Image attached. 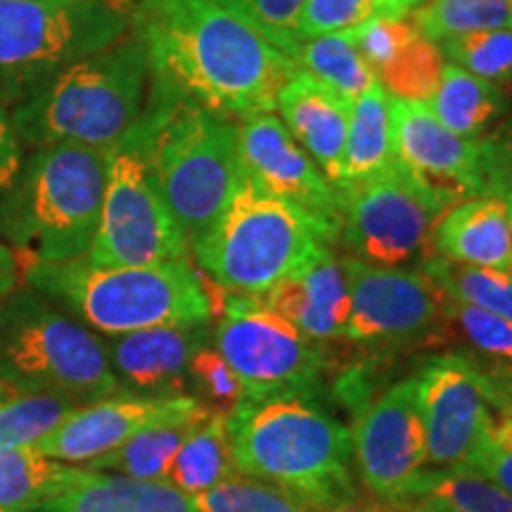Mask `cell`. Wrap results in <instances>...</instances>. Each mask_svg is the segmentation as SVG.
I'll return each mask as SVG.
<instances>
[{
    "instance_id": "cell-47",
    "label": "cell",
    "mask_w": 512,
    "mask_h": 512,
    "mask_svg": "<svg viewBox=\"0 0 512 512\" xmlns=\"http://www.w3.org/2000/svg\"><path fill=\"white\" fill-rule=\"evenodd\" d=\"M323 512H396V505H387L380 501H363V498H356V501L337 505V508L323 510Z\"/></svg>"
},
{
    "instance_id": "cell-51",
    "label": "cell",
    "mask_w": 512,
    "mask_h": 512,
    "mask_svg": "<svg viewBox=\"0 0 512 512\" xmlns=\"http://www.w3.org/2000/svg\"><path fill=\"white\" fill-rule=\"evenodd\" d=\"M510 273H512V266H510Z\"/></svg>"
},
{
    "instance_id": "cell-31",
    "label": "cell",
    "mask_w": 512,
    "mask_h": 512,
    "mask_svg": "<svg viewBox=\"0 0 512 512\" xmlns=\"http://www.w3.org/2000/svg\"><path fill=\"white\" fill-rule=\"evenodd\" d=\"M413 501H432L451 512H512L508 491L463 465L425 467L408 489L406 503Z\"/></svg>"
},
{
    "instance_id": "cell-2",
    "label": "cell",
    "mask_w": 512,
    "mask_h": 512,
    "mask_svg": "<svg viewBox=\"0 0 512 512\" xmlns=\"http://www.w3.org/2000/svg\"><path fill=\"white\" fill-rule=\"evenodd\" d=\"M235 470L323 512L358 498L351 430L318 394L240 399L228 413Z\"/></svg>"
},
{
    "instance_id": "cell-9",
    "label": "cell",
    "mask_w": 512,
    "mask_h": 512,
    "mask_svg": "<svg viewBox=\"0 0 512 512\" xmlns=\"http://www.w3.org/2000/svg\"><path fill=\"white\" fill-rule=\"evenodd\" d=\"M131 29V0H0V102L12 107Z\"/></svg>"
},
{
    "instance_id": "cell-6",
    "label": "cell",
    "mask_w": 512,
    "mask_h": 512,
    "mask_svg": "<svg viewBox=\"0 0 512 512\" xmlns=\"http://www.w3.org/2000/svg\"><path fill=\"white\" fill-rule=\"evenodd\" d=\"M107 152L83 145L31 150L8 200L0 240L24 266L81 259L93 245L105 197Z\"/></svg>"
},
{
    "instance_id": "cell-21",
    "label": "cell",
    "mask_w": 512,
    "mask_h": 512,
    "mask_svg": "<svg viewBox=\"0 0 512 512\" xmlns=\"http://www.w3.org/2000/svg\"><path fill=\"white\" fill-rule=\"evenodd\" d=\"M254 299L290 320L313 342H342L347 332L351 299L342 256L335 254V247H325L266 292L254 294Z\"/></svg>"
},
{
    "instance_id": "cell-16",
    "label": "cell",
    "mask_w": 512,
    "mask_h": 512,
    "mask_svg": "<svg viewBox=\"0 0 512 512\" xmlns=\"http://www.w3.org/2000/svg\"><path fill=\"white\" fill-rule=\"evenodd\" d=\"M427 434V465H463L494 418L489 377L465 354L425 356L415 370Z\"/></svg>"
},
{
    "instance_id": "cell-13",
    "label": "cell",
    "mask_w": 512,
    "mask_h": 512,
    "mask_svg": "<svg viewBox=\"0 0 512 512\" xmlns=\"http://www.w3.org/2000/svg\"><path fill=\"white\" fill-rule=\"evenodd\" d=\"M349 285L344 342L375 351H401L444 337L446 294L422 268L370 266L342 256Z\"/></svg>"
},
{
    "instance_id": "cell-43",
    "label": "cell",
    "mask_w": 512,
    "mask_h": 512,
    "mask_svg": "<svg viewBox=\"0 0 512 512\" xmlns=\"http://www.w3.org/2000/svg\"><path fill=\"white\" fill-rule=\"evenodd\" d=\"M24 280V264L15 254V249L0 240V299L15 292Z\"/></svg>"
},
{
    "instance_id": "cell-1",
    "label": "cell",
    "mask_w": 512,
    "mask_h": 512,
    "mask_svg": "<svg viewBox=\"0 0 512 512\" xmlns=\"http://www.w3.org/2000/svg\"><path fill=\"white\" fill-rule=\"evenodd\" d=\"M152 79L207 110L238 119L275 112L297 62L221 0H131Z\"/></svg>"
},
{
    "instance_id": "cell-34",
    "label": "cell",
    "mask_w": 512,
    "mask_h": 512,
    "mask_svg": "<svg viewBox=\"0 0 512 512\" xmlns=\"http://www.w3.org/2000/svg\"><path fill=\"white\" fill-rule=\"evenodd\" d=\"M439 50L448 64H456L505 91L512 86V29L444 38L439 41Z\"/></svg>"
},
{
    "instance_id": "cell-49",
    "label": "cell",
    "mask_w": 512,
    "mask_h": 512,
    "mask_svg": "<svg viewBox=\"0 0 512 512\" xmlns=\"http://www.w3.org/2000/svg\"><path fill=\"white\" fill-rule=\"evenodd\" d=\"M396 512H451V510L441 508V505L432 501H413L406 505H396Z\"/></svg>"
},
{
    "instance_id": "cell-48",
    "label": "cell",
    "mask_w": 512,
    "mask_h": 512,
    "mask_svg": "<svg viewBox=\"0 0 512 512\" xmlns=\"http://www.w3.org/2000/svg\"><path fill=\"white\" fill-rule=\"evenodd\" d=\"M484 370H486V375H489L491 380L498 384V387L512 394V361L510 363H496L494 368H484Z\"/></svg>"
},
{
    "instance_id": "cell-22",
    "label": "cell",
    "mask_w": 512,
    "mask_h": 512,
    "mask_svg": "<svg viewBox=\"0 0 512 512\" xmlns=\"http://www.w3.org/2000/svg\"><path fill=\"white\" fill-rule=\"evenodd\" d=\"M275 112H280L287 131L309 152L325 178L342 192L351 102L299 69L280 88Z\"/></svg>"
},
{
    "instance_id": "cell-36",
    "label": "cell",
    "mask_w": 512,
    "mask_h": 512,
    "mask_svg": "<svg viewBox=\"0 0 512 512\" xmlns=\"http://www.w3.org/2000/svg\"><path fill=\"white\" fill-rule=\"evenodd\" d=\"M72 403L50 396L12 394L0 401V451L34 446L67 418Z\"/></svg>"
},
{
    "instance_id": "cell-41",
    "label": "cell",
    "mask_w": 512,
    "mask_h": 512,
    "mask_svg": "<svg viewBox=\"0 0 512 512\" xmlns=\"http://www.w3.org/2000/svg\"><path fill=\"white\" fill-rule=\"evenodd\" d=\"M375 17L373 0H304L299 36L316 38L349 31Z\"/></svg>"
},
{
    "instance_id": "cell-40",
    "label": "cell",
    "mask_w": 512,
    "mask_h": 512,
    "mask_svg": "<svg viewBox=\"0 0 512 512\" xmlns=\"http://www.w3.org/2000/svg\"><path fill=\"white\" fill-rule=\"evenodd\" d=\"M463 467L501 486L512 496V430L501 415L494 413L491 425L467 453Z\"/></svg>"
},
{
    "instance_id": "cell-42",
    "label": "cell",
    "mask_w": 512,
    "mask_h": 512,
    "mask_svg": "<svg viewBox=\"0 0 512 512\" xmlns=\"http://www.w3.org/2000/svg\"><path fill=\"white\" fill-rule=\"evenodd\" d=\"M24 150L27 147L17 136L8 105L0 102V204L8 200L19 174H22L24 159H27Z\"/></svg>"
},
{
    "instance_id": "cell-39",
    "label": "cell",
    "mask_w": 512,
    "mask_h": 512,
    "mask_svg": "<svg viewBox=\"0 0 512 512\" xmlns=\"http://www.w3.org/2000/svg\"><path fill=\"white\" fill-rule=\"evenodd\" d=\"M228 8L254 24L266 38L285 50L292 57L302 36H299V19H302L304 0H221Z\"/></svg>"
},
{
    "instance_id": "cell-44",
    "label": "cell",
    "mask_w": 512,
    "mask_h": 512,
    "mask_svg": "<svg viewBox=\"0 0 512 512\" xmlns=\"http://www.w3.org/2000/svg\"><path fill=\"white\" fill-rule=\"evenodd\" d=\"M486 138L491 140V145L496 147V152L503 157V162L508 164V169L512 171V117L501 121L496 128H491V131L486 133Z\"/></svg>"
},
{
    "instance_id": "cell-28",
    "label": "cell",
    "mask_w": 512,
    "mask_h": 512,
    "mask_svg": "<svg viewBox=\"0 0 512 512\" xmlns=\"http://www.w3.org/2000/svg\"><path fill=\"white\" fill-rule=\"evenodd\" d=\"M392 95L377 81L351 102L347 147H344V188L380 174L394 162Z\"/></svg>"
},
{
    "instance_id": "cell-45",
    "label": "cell",
    "mask_w": 512,
    "mask_h": 512,
    "mask_svg": "<svg viewBox=\"0 0 512 512\" xmlns=\"http://www.w3.org/2000/svg\"><path fill=\"white\" fill-rule=\"evenodd\" d=\"M486 373V370H484ZM489 377V375H486ZM489 403L494 408V413L501 415V418L508 422L510 430H512V394L505 392V389L498 387V384L489 377Z\"/></svg>"
},
{
    "instance_id": "cell-46",
    "label": "cell",
    "mask_w": 512,
    "mask_h": 512,
    "mask_svg": "<svg viewBox=\"0 0 512 512\" xmlns=\"http://www.w3.org/2000/svg\"><path fill=\"white\" fill-rule=\"evenodd\" d=\"M377 17H408L422 0H373Z\"/></svg>"
},
{
    "instance_id": "cell-37",
    "label": "cell",
    "mask_w": 512,
    "mask_h": 512,
    "mask_svg": "<svg viewBox=\"0 0 512 512\" xmlns=\"http://www.w3.org/2000/svg\"><path fill=\"white\" fill-rule=\"evenodd\" d=\"M446 328L458 332L477 354L496 363L512 361V320L501 313L446 299Z\"/></svg>"
},
{
    "instance_id": "cell-5",
    "label": "cell",
    "mask_w": 512,
    "mask_h": 512,
    "mask_svg": "<svg viewBox=\"0 0 512 512\" xmlns=\"http://www.w3.org/2000/svg\"><path fill=\"white\" fill-rule=\"evenodd\" d=\"M24 283L105 337L214 320V302L190 259L102 266L81 256L60 264L24 266Z\"/></svg>"
},
{
    "instance_id": "cell-24",
    "label": "cell",
    "mask_w": 512,
    "mask_h": 512,
    "mask_svg": "<svg viewBox=\"0 0 512 512\" xmlns=\"http://www.w3.org/2000/svg\"><path fill=\"white\" fill-rule=\"evenodd\" d=\"M38 512H200L169 482H140L93 472Z\"/></svg>"
},
{
    "instance_id": "cell-50",
    "label": "cell",
    "mask_w": 512,
    "mask_h": 512,
    "mask_svg": "<svg viewBox=\"0 0 512 512\" xmlns=\"http://www.w3.org/2000/svg\"><path fill=\"white\" fill-rule=\"evenodd\" d=\"M12 394H15V392H10V389H8V387H5V384H3V382H0V401L10 399V396H12Z\"/></svg>"
},
{
    "instance_id": "cell-3",
    "label": "cell",
    "mask_w": 512,
    "mask_h": 512,
    "mask_svg": "<svg viewBox=\"0 0 512 512\" xmlns=\"http://www.w3.org/2000/svg\"><path fill=\"white\" fill-rule=\"evenodd\" d=\"M128 136L190 247L245 178L238 124L152 79L145 110Z\"/></svg>"
},
{
    "instance_id": "cell-17",
    "label": "cell",
    "mask_w": 512,
    "mask_h": 512,
    "mask_svg": "<svg viewBox=\"0 0 512 512\" xmlns=\"http://www.w3.org/2000/svg\"><path fill=\"white\" fill-rule=\"evenodd\" d=\"M204 408L207 406L192 394L138 396L121 392L110 399L72 408L60 425L31 448L60 463L86 465L147 427L185 420Z\"/></svg>"
},
{
    "instance_id": "cell-18",
    "label": "cell",
    "mask_w": 512,
    "mask_h": 512,
    "mask_svg": "<svg viewBox=\"0 0 512 512\" xmlns=\"http://www.w3.org/2000/svg\"><path fill=\"white\" fill-rule=\"evenodd\" d=\"M235 124L242 174L339 228V190L294 140L283 119L275 112H249L235 119Z\"/></svg>"
},
{
    "instance_id": "cell-15",
    "label": "cell",
    "mask_w": 512,
    "mask_h": 512,
    "mask_svg": "<svg viewBox=\"0 0 512 512\" xmlns=\"http://www.w3.org/2000/svg\"><path fill=\"white\" fill-rule=\"evenodd\" d=\"M354 467L375 501L403 505L427 467V434L415 375L363 403L351 427Z\"/></svg>"
},
{
    "instance_id": "cell-32",
    "label": "cell",
    "mask_w": 512,
    "mask_h": 512,
    "mask_svg": "<svg viewBox=\"0 0 512 512\" xmlns=\"http://www.w3.org/2000/svg\"><path fill=\"white\" fill-rule=\"evenodd\" d=\"M422 271L437 283L448 299L501 313L512 320V273L503 268L465 266L430 254L420 261Z\"/></svg>"
},
{
    "instance_id": "cell-19",
    "label": "cell",
    "mask_w": 512,
    "mask_h": 512,
    "mask_svg": "<svg viewBox=\"0 0 512 512\" xmlns=\"http://www.w3.org/2000/svg\"><path fill=\"white\" fill-rule=\"evenodd\" d=\"M209 325H162L100 337L121 392L138 396L188 394L190 361L211 344L214 330Z\"/></svg>"
},
{
    "instance_id": "cell-29",
    "label": "cell",
    "mask_w": 512,
    "mask_h": 512,
    "mask_svg": "<svg viewBox=\"0 0 512 512\" xmlns=\"http://www.w3.org/2000/svg\"><path fill=\"white\" fill-rule=\"evenodd\" d=\"M228 413L214 411L185 439L169 467L166 482L185 496H197L235 475Z\"/></svg>"
},
{
    "instance_id": "cell-7",
    "label": "cell",
    "mask_w": 512,
    "mask_h": 512,
    "mask_svg": "<svg viewBox=\"0 0 512 512\" xmlns=\"http://www.w3.org/2000/svg\"><path fill=\"white\" fill-rule=\"evenodd\" d=\"M337 240V226L245 176L190 252L226 292L261 294Z\"/></svg>"
},
{
    "instance_id": "cell-4",
    "label": "cell",
    "mask_w": 512,
    "mask_h": 512,
    "mask_svg": "<svg viewBox=\"0 0 512 512\" xmlns=\"http://www.w3.org/2000/svg\"><path fill=\"white\" fill-rule=\"evenodd\" d=\"M152 69L136 31L86 60L69 64L8 107L29 150L83 145L110 152L140 119Z\"/></svg>"
},
{
    "instance_id": "cell-25",
    "label": "cell",
    "mask_w": 512,
    "mask_h": 512,
    "mask_svg": "<svg viewBox=\"0 0 512 512\" xmlns=\"http://www.w3.org/2000/svg\"><path fill=\"white\" fill-rule=\"evenodd\" d=\"M427 107L448 131L463 138H484L508 117L512 100L505 88L446 62L437 93Z\"/></svg>"
},
{
    "instance_id": "cell-52",
    "label": "cell",
    "mask_w": 512,
    "mask_h": 512,
    "mask_svg": "<svg viewBox=\"0 0 512 512\" xmlns=\"http://www.w3.org/2000/svg\"><path fill=\"white\" fill-rule=\"evenodd\" d=\"M0 512H3V510H0Z\"/></svg>"
},
{
    "instance_id": "cell-12",
    "label": "cell",
    "mask_w": 512,
    "mask_h": 512,
    "mask_svg": "<svg viewBox=\"0 0 512 512\" xmlns=\"http://www.w3.org/2000/svg\"><path fill=\"white\" fill-rule=\"evenodd\" d=\"M190 247L152 183L131 136L107 152L100 223L86 259L102 266H150L181 261Z\"/></svg>"
},
{
    "instance_id": "cell-23",
    "label": "cell",
    "mask_w": 512,
    "mask_h": 512,
    "mask_svg": "<svg viewBox=\"0 0 512 512\" xmlns=\"http://www.w3.org/2000/svg\"><path fill=\"white\" fill-rule=\"evenodd\" d=\"M432 254L465 266L510 271L512 192L470 197L448 207L434 228Z\"/></svg>"
},
{
    "instance_id": "cell-27",
    "label": "cell",
    "mask_w": 512,
    "mask_h": 512,
    "mask_svg": "<svg viewBox=\"0 0 512 512\" xmlns=\"http://www.w3.org/2000/svg\"><path fill=\"white\" fill-rule=\"evenodd\" d=\"M211 408L190 415L185 420L162 422V425L147 427V430L133 434L131 439L105 453V456L81 465L93 472H107V475H121L140 482H166L169 467L174 463L176 453L181 451L185 439L202 425Z\"/></svg>"
},
{
    "instance_id": "cell-11",
    "label": "cell",
    "mask_w": 512,
    "mask_h": 512,
    "mask_svg": "<svg viewBox=\"0 0 512 512\" xmlns=\"http://www.w3.org/2000/svg\"><path fill=\"white\" fill-rule=\"evenodd\" d=\"M211 344L242 382V399L318 394L328 370L325 344L261 306L254 294L228 292Z\"/></svg>"
},
{
    "instance_id": "cell-10",
    "label": "cell",
    "mask_w": 512,
    "mask_h": 512,
    "mask_svg": "<svg viewBox=\"0 0 512 512\" xmlns=\"http://www.w3.org/2000/svg\"><path fill=\"white\" fill-rule=\"evenodd\" d=\"M451 207L401 162L339 192V240L351 259L408 268L432 254V235Z\"/></svg>"
},
{
    "instance_id": "cell-30",
    "label": "cell",
    "mask_w": 512,
    "mask_h": 512,
    "mask_svg": "<svg viewBox=\"0 0 512 512\" xmlns=\"http://www.w3.org/2000/svg\"><path fill=\"white\" fill-rule=\"evenodd\" d=\"M292 60L302 72L311 74L313 79L325 83L349 102H354L358 95L370 91L377 83L373 67L358 50L351 29L304 38L292 53Z\"/></svg>"
},
{
    "instance_id": "cell-35",
    "label": "cell",
    "mask_w": 512,
    "mask_h": 512,
    "mask_svg": "<svg viewBox=\"0 0 512 512\" xmlns=\"http://www.w3.org/2000/svg\"><path fill=\"white\" fill-rule=\"evenodd\" d=\"M192 503L200 512H316L280 486L240 472L192 496Z\"/></svg>"
},
{
    "instance_id": "cell-20",
    "label": "cell",
    "mask_w": 512,
    "mask_h": 512,
    "mask_svg": "<svg viewBox=\"0 0 512 512\" xmlns=\"http://www.w3.org/2000/svg\"><path fill=\"white\" fill-rule=\"evenodd\" d=\"M377 81L392 98L430 102L446 60L439 43L415 27L411 17H370L351 29Z\"/></svg>"
},
{
    "instance_id": "cell-38",
    "label": "cell",
    "mask_w": 512,
    "mask_h": 512,
    "mask_svg": "<svg viewBox=\"0 0 512 512\" xmlns=\"http://www.w3.org/2000/svg\"><path fill=\"white\" fill-rule=\"evenodd\" d=\"M188 387L195 389V399L211 411L230 413L242 399V382L238 373L228 366L226 358L207 344L192 356L188 368Z\"/></svg>"
},
{
    "instance_id": "cell-8",
    "label": "cell",
    "mask_w": 512,
    "mask_h": 512,
    "mask_svg": "<svg viewBox=\"0 0 512 512\" xmlns=\"http://www.w3.org/2000/svg\"><path fill=\"white\" fill-rule=\"evenodd\" d=\"M0 382L72 406L121 394L102 339L29 285L0 299Z\"/></svg>"
},
{
    "instance_id": "cell-14",
    "label": "cell",
    "mask_w": 512,
    "mask_h": 512,
    "mask_svg": "<svg viewBox=\"0 0 512 512\" xmlns=\"http://www.w3.org/2000/svg\"><path fill=\"white\" fill-rule=\"evenodd\" d=\"M396 162L451 204L512 192V171L489 138H463L434 117L427 102L392 98Z\"/></svg>"
},
{
    "instance_id": "cell-26",
    "label": "cell",
    "mask_w": 512,
    "mask_h": 512,
    "mask_svg": "<svg viewBox=\"0 0 512 512\" xmlns=\"http://www.w3.org/2000/svg\"><path fill=\"white\" fill-rule=\"evenodd\" d=\"M88 475L86 467L41 456L31 446L0 451V510L38 512Z\"/></svg>"
},
{
    "instance_id": "cell-33",
    "label": "cell",
    "mask_w": 512,
    "mask_h": 512,
    "mask_svg": "<svg viewBox=\"0 0 512 512\" xmlns=\"http://www.w3.org/2000/svg\"><path fill=\"white\" fill-rule=\"evenodd\" d=\"M413 24L430 41L512 29V0H422L411 15Z\"/></svg>"
}]
</instances>
